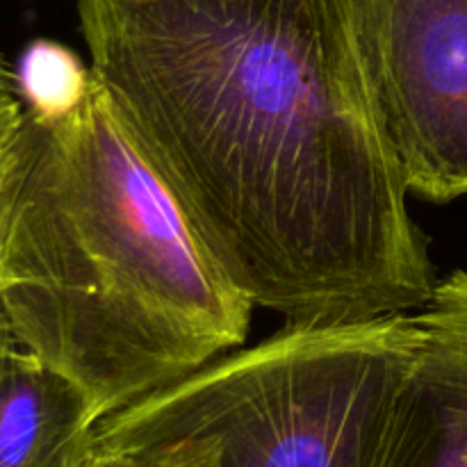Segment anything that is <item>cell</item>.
Segmentation results:
<instances>
[{
	"label": "cell",
	"mask_w": 467,
	"mask_h": 467,
	"mask_svg": "<svg viewBox=\"0 0 467 467\" xmlns=\"http://www.w3.org/2000/svg\"><path fill=\"white\" fill-rule=\"evenodd\" d=\"M422 345L418 313L285 327L100 420V445L203 438L219 467H381Z\"/></svg>",
	"instance_id": "3"
},
{
	"label": "cell",
	"mask_w": 467,
	"mask_h": 467,
	"mask_svg": "<svg viewBox=\"0 0 467 467\" xmlns=\"http://www.w3.org/2000/svg\"><path fill=\"white\" fill-rule=\"evenodd\" d=\"M27 135L30 123L16 89H0V235L26 160Z\"/></svg>",
	"instance_id": "9"
},
{
	"label": "cell",
	"mask_w": 467,
	"mask_h": 467,
	"mask_svg": "<svg viewBox=\"0 0 467 467\" xmlns=\"http://www.w3.org/2000/svg\"><path fill=\"white\" fill-rule=\"evenodd\" d=\"M76 467H219L217 447L203 438L100 445L91 441Z\"/></svg>",
	"instance_id": "8"
},
{
	"label": "cell",
	"mask_w": 467,
	"mask_h": 467,
	"mask_svg": "<svg viewBox=\"0 0 467 467\" xmlns=\"http://www.w3.org/2000/svg\"><path fill=\"white\" fill-rule=\"evenodd\" d=\"M369 89L410 194L467 196V0H356Z\"/></svg>",
	"instance_id": "4"
},
{
	"label": "cell",
	"mask_w": 467,
	"mask_h": 467,
	"mask_svg": "<svg viewBox=\"0 0 467 467\" xmlns=\"http://www.w3.org/2000/svg\"><path fill=\"white\" fill-rule=\"evenodd\" d=\"M0 89H16L14 67L3 57V55H0Z\"/></svg>",
	"instance_id": "11"
},
{
	"label": "cell",
	"mask_w": 467,
	"mask_h": 467,
	"mask_svg": "<svg viewBox=\"0 0 467 467\" xmlns=\"http://www.w3.org/2000/svg\"><path fill=\"white\" fill-rule=\"evenodd\" d=\"M418 319V368L381 467H467L465 269L438 281Z\"/></svg>",
	"instance_id": "5"
},
{
	"label": "cell",
	"mask_w": 467,
	"mask_h": 467,
	"mask_svg": "<svg viewBox=\"0 0 467 467\" xmlns=\"http://www.w3.org/2000/svg\"><path fill=\"white\" fill-rule=\"evenodd\" d=\"M96 424L85 392L35 354L0 358V467H76Z\"/></svg>",
	"instance_id": "6"
},
{
	"label": "cell",
	"mask_w": 467,
	"mask_h": 467,
	"mask_svg": "<svg viewBox=\"0 0 467 467\" xmlns=\"http://www.w3.org/2000/svg\"><path fill=\"white\" fill-rule=\"evenodd\" d=\"M89 67L214 263L290 327L420 310L429 240L356 0H76Z\"/></svg>",
	"instance_id": "1"
},
{
	"label": "cell",
	"mask_w": 467,
	"mask_h": 467,
	"mask_svg": "<svg viewBox=\"0 0 467 467\" xmlns=\"http://www.w3.org/2000/svg\"><path fill=\"white\" fill-rule=\"evenodd\" d=\"M16 94L27 114L57 121L80 108L94 87V71L76 50L53 39H35L14 67Z\"/></svg>",
	"instance_id": "7"
},
{
	"label": "cell",
	"mask_w": 467,
	"mask_h": 467,
	"mask_svg": "<svg viewBox=\"0 0 467 467\" xmlns=\"http://www.w3.org/2000/svg\"><path fill=\"white\" fill-rule=\"evenodd\" d=\"M14 347H18V342L16 337H14L12 327H9V319L7 315H5L3 304H0V358H3L9 349H14Z\"/></svg>",
	"instance_id": "10"
},
{
	"label": "cell",
	"mask_w": 467,
	"mask_h": 467,
	"mask_svg": "<svg viewBox=\"0 0 467 467\" xmlns=\"http://www.w3.org/2000/svg\"><path fill=\"white\" fill-rule=\"evenodd\" d=\"M27 123L0 235V304L18 347L76 383L99 422L240 349L255 306L192 231L96 76L71 114Z\"/></svg>",
	"instance_id": "2"
}]
</instances>
